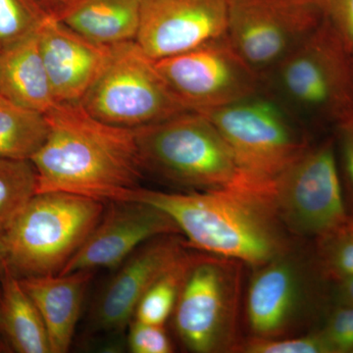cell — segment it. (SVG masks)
Segmentation results:
<instances>
[{
	"mask_svg": "<svg viewBox=\"0 0 353 353\" xmlns=\"http://www.w3.org/2000/svg\"><path fill=\"white\" fill-rule=\"evenodd\" d=\"M48 132L32 157L38 192H62L104 202L130 201L145 169L134 130L97 119L81 103L46 114Z\"/></svg>",
	"mask_w": 353,
	"mask_h": 353,
	"instance_id": "1",
	"label": "cell"
},
{
	"mask_svg": "<svg viewBox=\"0 0 353 353\" xmlns=\"http://www.w3.org/2000/svg\"><path fill=\"white\" fill-rule=\"evenodd\" d=\"M130 201L161 209L190 246L208 254L257 267L290 250L277 218L234 190L165 192L141 187Z\"/></svg>",
	"mask_w": 353,
	"mask_h": 353,
	"instance_id": "2",
	"label": "cell"
},
{
	"mask_svg": "<svg viewBox=\"0 0 353 353\" xmlns=\"http://www.w3.org/2000/svg\"><path fill=\"white\" fill-rule=\"evenodd\" d=\"M262 92L303 126L353 120L352 53L326 21L261 75Z\"/></svg>",
	"mask_w": 353,
	"mask_h": 353,
	"instance_id": "3",
	"label": "cell"
},
{
	"mask_svg": "<svg viewBox=\"0 0 353 353\" xmlns=\"http://www.w3.org/2000/svg\"><path fill=\"white\" fill-rule=\"evenodd\" d=\"M105 203L62 192H39L0 236V256L16 277L58 275L75 256Z\"/></svg>",
	"mask_w": 353,
	"mask_h": 353,
	"instance_id": "4",
	"label": "cell"
},
{
	"mask_svg": "<svg viewBox=\"0 0 353 353\" xmlns=\"http://www.w3.org/2000/svg\"><path fill=\"white\" fill-rule=\"evenodd\" d=\"M145 172L192 190L228 189L240 174L224 138L204 114L187 111L134 129Z\"/></svg>",
	"mask_w": 353,
	"mask_h": 353,
	"instance_id": "5",
	"label": "cell"
},
{
	"mask_svg": "<svg viewBox=\"0 0 353 353\" xmlns=\"http://www.w3.org/2000/svg\"><path fill=\"white\" fill-rule=\"evenodd\" d=\"M204 115L233 152L240 171L234 185L270 183L311 145L301 123L263 92Z\"/></svg>",
	"mask_w": 353,
	"mask_h": 353,
	"instance_id": "6",
	"label": "cell"
},
{
	"mask_svg": "<svg viewBox=\"0 0 353 353\" xmlns=\"http://www.w3.org/2000/svg\"><path fill=\"white\" fill-rule=\"evenodd\" d=\"M264 205L290 233L318 239L347 224L334 132L309 145L296 161L267 183Z\"/></svg>",
	"mask_w": 353,
	"mask_h": 353,
	"instance_id": "7",
	"label": "cell"
},
{
	"mask_svg": "<svg viewBox=\"0 0 353 353\" xmlns=\"http://www.w3.org/2000/svg\"><path fill=\"white\" fill-rule=\"evenodd\" d=\"M80 103L97 119L132 130L189 111L136 41L112 46L105 66Z\"/></svg>",
	"mask_w": 353,
	"mask_h": 353,
	"instance_id": "8",
	"label": "cell"
},
{
	"mask_svg": "<svg viewBox=\"0 0 353 353\" xmlns=\"http://www.w3.org/2000/svg\"><path fill=\"white\" fill-rule=\"evenodd\" d=\"M240 299L241 262L196 254L174 309L176 331L185 347L197 353L240 350Z\"/></svg>",
	"mask_w": 353,
	"mask_h": 353,
	"instance_id": "9",
	"label": "cell"
},
{
	"mask_svg": "<svg viewBox=\"0 0 353 353\" xmlns=\"http://www.w3.org/2000/svg\"><path fill=\"white\" fill-rule=\"evenodd\" d=\"M155 63L178 101L192 112H212L262 92L261 76L227 34Z\"/></svg>",
	"mask_w": 353,
	"mask_h": 353,
	"instance_id": "10",
	"label": "cell"
},
{
	"mask_svg": "<svg viewBox=\"0 0 353 353\" xmlns=\"http://www.w3.org/2000/svg\"><path fill=\"white\" fill-rule=\"evenodd\" d=\"M248 296L246 315L253 338H281L301 315L325 318L333 305L332 283L319 265L307 268L290 252L256 267Z\"/></svg>",
	"mask_w": 353,
	"mask_h": 353,
	"instance_id": "11",
	"label": "cell"
},
{
	"mask_svg": "<svg viewBox=\"0 0 353 353\" xmlns=\"http://www.w3.org/2000/svg\"><path fill=\"white\" fill-rule=\"evenodd\" d=\"M323 21L314 0H228V39L260 75Z\"/></svg>",
	"mask_w": 353,
	"mask_h": 353,
	"instance_id": "12",
	"label": "cell"
},
{
	"mask_svg": "<svg viewBox=\"0 0 353 353\" xmlns=\"http://www.w3.org/2000/svg\"><path fill=\"white\" fill-rule=\"evenodd\" d=\"M189 246L178 234L157 236L139 246L120 265L97 299L92 310V329L117 336L124 333L141 297L182 259Z\"/></svg>",
	"mask_w": 353,
	"mask_h": 353,
	"instance_id": "13",
	"label": "cell"
},
{
	"mask_svg": "<svg viewBox=\"0 0 353 353\" xmlns=\"http://www.w3.org/2000/svg\"><path fill=\"white\" fill-rule=\"evenodd\" d=\"M228 0H143L136 43L153 60L227 34Z\"/></svg>",
	"mask_w": 353,
	"mask_h": 353,
	"instance_id": "14",
	"label": "cell"
},
{
	"mask_svg": "<svg viewBox=\"0 0 353 353\" xmlns=\"http://www.w3.org/2000/svg\"><path fill=\"white\" fill-rule=\"evenodd\" d=\"M99 224L61 275L119 267L139 246L164 234L181 233L170 216L139 201L108 202Z\"/></svg>",
	"mask_w": 353,
	"mask_h": 353,
	"instance_id": "15",
	"label": "cell"
},
{
	"mask_svg": "<svg viewBox=\"0 0 353 353\" xmlns=\"http://www.w3.org/2000/svg\"><path fill=\"white\" fill-rule=\"evenodd\" d=\"M57 103H80L101 73L112 46L95 43L50 14L37 32Z\"/></svg>",
	"mask_w": 353,
	"mask_h": 353,
	"instance_id": "16",
	"label": "cell"
},
{
	"mask_svg": "<svg viewBox=\"0 0 353 353\" xmlns=\"http://www.w3.org/2000/svg\"><path fill=\"white\" fill-rule=\"evenodd\" d=\"M92 278L94 271L90 270L19 278L43 318L51 353H65L70 350Z\"/></svg>",
	"mask_w": 353,
	"mask_h": 353,
	"instance_id": "17",
	"label": "cell"
},
{
	"mask_svg": "<svg viewBox=\"0 0 353 353\" xmlns=\"http://www.w3.org/2000/svg\"><path fill=\"white\" fill-rule=\"evenodd\" d=\"M143 0H70L58 19L85 39L113 46L136 41Z\"/></svg>",
	"mask_w": 353,
	"mask_h": 353,
	"instance_id": "18",
	"label": "cell"
},
{
	"mask_svg": "<svg viewBox=\"0 0 353 353\" xmlns=\"http://www.w3.org/2000/svg\"><path fill=\"white\" fill-rule=\"evenodd\" d=\"M0 95L22 108L43 114L57 105L37 32L0 53Z\"/></svg>",
	"mask_w": 353,
	"mask_h": 353,
	"instance_id": "19",
	"label": "cell"
},
{
	"mask_svg": "<svg viewBox=\"0 0 353 353\" xmlns=\"http://www.w3.org/2000/svg\"><path fill=\"white\" fill-rule=\"evenodd\" d=\"M0 334L15 352L51 353L48 332L39 309L20 279L6 265L0 279Z\"/></svg>",
	"mask_w": 353,
	"mask_h": 353,
	"instance_id": "20",
	"label": "cell"
},
{
	"mask_svg": "<svg viewBox=\"0 0 353 353\" xmlns=\"http://www.w3.org/2000/svg\"><path fill=\"white\" fill-rule=\"evenodd\" d=\"M48 132L46 114L22 108L0 95V158L31 160Z\"/></svg>",
	"mask_w": 353,
	"mask_h": 353,
	"instance_id": "21",
	"label": "cell"
},
{
	"mask_svg": "<svg viewBox=\"0 0 353 353\" xmlns=\"http://www.w3.org/2000/svg\"><path fill=\"white\" fill-rule=\"evenodd\" d=\"M38 192L31 160L0 158V236Z\"/></svg>",
	"mask_w": 353,
	"mask_h": 353,
	"instance_id": "22",
	"label": "cell"
},
{
	"mask_svg": "<svg viewBox=\"0 0 353 353\" xmlns=\"http://www.w3.org/2000/svg\"><path fill=\"white\" fill-rule=\"evenodd\" d=\"M196 253L188 252L148 289L134 311L132 319L164 325L175 309L183 283Z\"/></svg>",
	"mask_w": 353,
	"mask_h": 353,
	"instance_id": "23",
	"label": "cell"
},
{
	"mask_svg": "<svg viewBox=\"0 0 353 353\" xmlns=\"http://www.w3.org/2000/svg\"><path fill=\"white\" fill-rule=\"evenodd\" d=\"M48 15L38 0H0V53L36 34Z\"/></svg>",
	"mask_w": 353,
	"mask_h": 353,
	"instance_id": "24",
	"label": "cell"
},
{
	"mask_svg": "<svg viewBox=\"0 0 353 353\" xmlns=\"http://www.w3.org/2000/svg\"><path fill=\"white\" fill-rule=\"evenodd\" d=\"M315 241V259L327 280L353 277V231L347 224Z\"/></svg>",
	"mask_w": 353,
	"mask_h": 353,
	"instance_id": "25",
	"label": "cell"
},
{
	"mask_svg": "<svg viewBox=\"0 0 353 353\" xmlns=\"http://www.w3.org/2000/svg\"><path fill=\"white\" fill-rule=\"evenodd\" d=\"M240 350L248 353H331L319 330L305 336L292 338H252L241 343Z\"/></svg>",
	"mask_w": 353,
	"mask_h": 353,
	"instance_id": "26",
	"label": "cell"
},
{
	"mask_svg": "<svg viewBox=\"0 0 353 353\" xmlns=\"http://www.w3.org/2000/svg\"><path fill=\"white\" fill-rule=\"evenodd\" d=\"M319 331L331 353H353V306L333 304Z\"/></svg>",
	"mask_w": 353,
	"mask_h": 353,
	"instance_id": "27",
	"label": "cell"
},
{
	"mask_svg": "<svg viewBox=\"0 0 353 353\" xmlns=\"http://www.w3.org/2000/svg\"><path fill=\"white\" fill-rule=\"evenodd\" d=\"M128 333V345L134 353H171L173 347L164 325L150 324L132 319Z\"/></svg>",
	"mask_w": 353,
	"mask_h": 353,
	"instance_id": "28",
	"label": "cell"
},
{
	"mask_svg": "<svg viewBox=\"0 0 353 353\" xmlns=\"http://www.w3.org/2000/svg\"><path fill=\"white\" fill-rule=\"evenodd\" d=\"M323 18L353 53V0H314Z\"/></svg>",
	"mask_w": 353,
	"mask_h": 353,
	"instance_id": "29",
	"label": "cell"
},
{
	"mask_svg": "<svg viewBox=\"0 0 353 353\" xmlns=\"http://www.w3.org/2000/svg\"><path fill=\"white\" fill-rule=\"evenodd\" d=\"M333 132L343 194L352 206L350 211H353V120L336 127Z\"/></svg>",
	"mask_w": 353,
	"mask_h": 353,
	"instance_id": "30",
	"label": "cell"
},
{
	"mask_svg": "<svg viewBox=\"0 0 353 353\" xmlns=\"http://www.w3.org/2000/svg\"><path fill=\"white\" fill-rule=\"evenodd\" d=\"M333 304L353 306V277L341 279L332 284Z\"/></svg>",
	"mask_w": 353,
	"mask_h": 353,
	"instance_id": "31",
	"label": "cell"
},
{
	"mask_svg": "<svg viewBox=\"0 0 353 353\" xmlns=\"http://www.w3.org/2000/svg\"><path fill=\"white\" fill-rule=\"evenodd\" d=\"M38 1L48 13L57 16L68 4L70 0H38Z\"/></svg>",
	"mask_w": 353,
	"mask_h": 353,
	"instance_id": "32",
	"label": "cell"
},
{
	"mask_svg": "<svg viewBox=\"0 0 353 353\" xmlns=\"http://www.w3.org/2000/svg\"><path fill=\"white\" fill-rule=\"evenodd\" d=\"M347 225L348 228L352 229L353 231V211H350V215H348Z\"/></svg>",
	"mask_w": 353,
	"mask_h": 353,
	"instance_id": "33",
	"label": "cell"
},
{
	"mask_svg": "<svg viewBox=\"0 0 353 353\" xmlns=\"http://www.w3.org/2000/svg\"><path fill=\"white\" fill-rule=\"evenodd\" d=\"M3 260H2L1 256H0V279L2 277V273H3Z\"/></svg>",
	"mask_w": 353,
	"mask_h": 353,
	"instance_id": "34",
	"label": "cell"
},
{
	"mask_svg": "<svg viewBox=\"0 0 353 353\" xmlns=\"http://www.w3.org/2000/svg\"><path fill=\"white\" fill-rule=\"evenodd\" d=\"M352 63H353V53H352Z\"/></svg>",
	"mask_w": 353,
	"mask_h": 353,
	"instance_id": "35",
	"label": "cell"
},
{
	"mask_svg": "<svg viewBox=\"0 0 353 353\" xmlns=\"http://www.w3.org/2000/svg\"><path fill=\"white\" fill-rule=\"evenodd\" d=\"M0 338H1V334H0Z\"/></svg>",
	"mask_w": 353,
	"mask_h": 353,
	"instance_id": "36",
	"label": "cell"
}]
</instances>
